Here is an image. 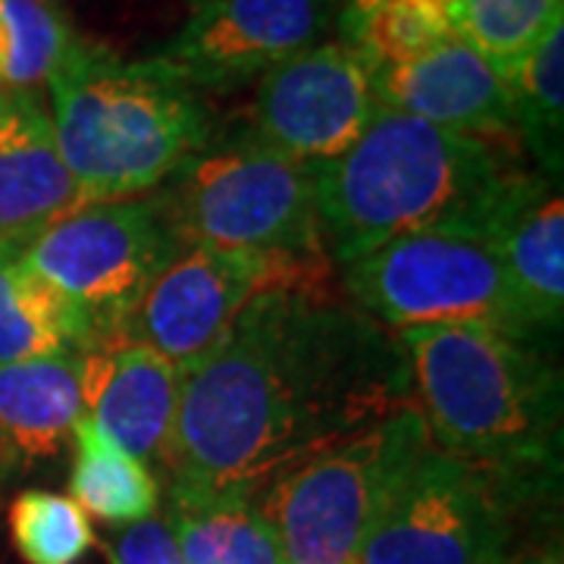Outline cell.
<instances>
[{
	"instance_id": "cell-8",
	"label": "cell",
	"mask_w": 564,
	"mask_h": 564,
	"mask_svg": "<svg viewBox=\"0 0 564 564\" xmlns=\"http://www.w3.org/2000/svg\"><path fill=\"white\" fill-rule=\"evenodd\" d=\"M182 248L161 192L151 198L82 204L20 245L22 258L41 280L88 314L95 333L91 351L129 345L135 304Z\"/></svg>"
},
{
	"instance_id": "cell-29",
	"label": "cell",
	"mask_w": 564,
	"mask_h": 564,
	"mask_svg": "<svg viewBox=\"0 0 564 564\" xmlns=\"http://www.w3.org/2000/svg\"><path fill=\"white\" fill-rule=\"evenodd\" d=\"M188 3H192V7H198V3H204V0H188Z\"/></svg>"
},
{
	"instance_id": "cell-4",
	"label": "cell",
	"mask_w": 564,
	"mask_h": 564,
	"mask_svg": "<svg viewBox=\"0 0 564 564\" xmlns=\"http://www.w3.org/2000/svg\"><path fill=\"white\" fill-rule=\"evenodd\" d=\"M54 139L85 204L158 192L214 135L202 91L163 57L73 41L47 79Z\"/></svg>"
},
{
	"instance_id": "cell-17",
	"label": "cell",
	"mask_w": 564,
	"mask_h": 564,
	"mask_svg": "<svg viewBox=\"0 0 564 564\" xmlns=\"http://www.w3.org/2000/svg\"><path fill=\"white\" fill-rule=\"evenodd\" d=\"M85 414L82 355H47L0 367V448L22 462H51Z\"/></svg>"
},
{
	"instance_id": "cell-20",
	"label": "cell",
	"mask_w": 564,
	"mask_h": 564,
	"mask_svg": "<svg viewBox=\"0 0 564 564\" xmlns=\"http://www.w3.org/2000/svg\"><path fill=\"white\" fill-rule=\"evenodd\" d=\"M73 443L76 458L69 467V499L85 514L117 527L139 524L158 514V477L148 470V464L135 462L110 443L88 414H82L76 423Z\"/></svg>"
},
{
	"instance_id": "cell-3",
	"label": "cell",
	"mask_w": 564,
	"mask_h": 564,
	"mask_svg": "<svg viewBox=\"0 0 564 564\" xmlns=\"http://www.w3.org/2000/svg\"><path fill=\"white\" fill-rule=\"evenodd\" d=\"M399 343L433 445L518 508L549 492L562 462V373L549 355L489 326H421Z\"/></svg>"
},
{
	"instance_id": "cell-25",
	"label": "cell",
	"mask_w": 564,
	"mask_h": 564,
	"mask_svg": "<svg viewBox=\"0 0 564 564\" xmlns=\"http://www.w3.org/2000/svg\"><path fill=\"white\" fill-rule=\"evenodd\" d=\"M7 527L25 564H79L95 549L88 514L61 492H20L7 511Z\"/></svg>"
},
{
	"instance_id": "cell-14",
	"label": "cell",
	"mask_w": 564,
	"mask_h": 564,
	"mask_svg": "<svg viewBox=\"0 0 564 564\" xmlns=\"http://www.w3.org/2000/svg\"><path fill=\"white\" fill-rule=\"evenodd\" d=\"M85 414L141 464H170L182 373L154 348L129 343L82 355Z\"/></svg>"
},
{
	"instance_id": "cell-28",
	"label": "cell",
	"mask_w": 564,
	"mask_h": 564,
	"mask_svg": "<svg viewBox=\"0 0 564 564\" xmlns=\"http://www.w3.org/2000/svg\"><path fill=\"white\" fill-rule=\"evenodd\" d=\"M511 564H564L562 555V543L555 540V543H545L543 549H536V552H530L524 558H518V562Z\"/></svg>"
},
{
	"instance_id": "cell-22",
	"label": "cell",
	"mask_w": 564,
	"mask_h": 564,
	"mask_svg": "<svg viewBox=\"0 0 564 564\" xmlns=\"http://www.w3.org/2000/svg\"><path fill=\"white\" fill-rule=\"evenodd\" d=\"M455 35L467 41L505 82L543 35L562 22V0H445Z\"/></svg>"
},
{
	"instance_id": "cell-26",
	"label": "cell",
	"mask_w": 564,
	"mask_h": 564,
	"mask_svg": "<svg viewBox=\"0 0 564 564\" xmlns=\"http://www.w3.org/2000/svg\"><path fill=\"white\" fill-rule=\"evenodd\" d=\"M107 558L110 564H182L176 536L166 518L158 514L117 533V540L107 545Z\"/></svg>"
},
{
	"instance_id": "cell-19",
	"label": "cell",
	"mask_w": 564,
	"mask_h": 564,
	"mask_svg": "<svg viewBox=\"0 0 564 564\" xmlns=\"http://www.w3.org/2000/svg\"><path fill=\"white\" fill-rule=\"evenodd\" d=\"M163 518L176 536L182 564H285L280 536L254 499L170 486V511Z\"/></svg>"
},
{
	"instance_id": "cell-5",
	"label": "cell",
	"mask_w": 564,
	"mask_h": 564,
	"mask_svg": "<svg viewBox=\"0 0 564 564\" xmlns=\"http://www.w3.org/2000/svg\"><path fill=\"white\" fill-rule=\"evenodd\" d=\"M430 445L421 411L408 404L273 480L258 508L285 564H358L377 518Z\"/></svg>"
},
{
	"instance_id": "cell-11",
	"label": "cell",
	"mask_w": 564,
	"mask_h": 564,
	"mask_svg": "<svg viewBox=\"0 0 564 564\" xmlns=\"http://www.w3.org/2000/svg\"><path fill=\"white\" fill-rule=\"evenodd\" d=\"M373 63L326 39L261 76L251 132L285 161L317 170L355 148L377 113Z\"/></svg>"
},
{
	"instance_id": "cell-6",
	"label": "cell",
	"mask_w": 564,
	"mask_h": 564,
	"mask_svg": "<svg viewBox=\"0 0 564 564\" xmlns=\"http://www.w3.org/2000/svg\"><path fill=\"white\" fill-rule=\"evenodd\" d=\"M161 195L185 248L207 245L285 258L326 254L311 170L285 161L251 129L210 135L163 182Z\"/></svg>"
},
{
	"instance_id": "cell-15",
	"label": "cell",
	"mask_w": 564,
	"mask_h": 564,
	"mask_svg": "<svg viewBox=\"0 0 564 564\" xmlns=\"http://www.w3.org/2000/svg\"><path fill=\"white\" fill-rule=\"evenodd\" d=\"M82 204L35 88L0 91V242L25 245Z\"/></svg>"
},
{
	"instance_id": "cell-23",
	"label": "cell",
	"mask_w": 564,
	"mask_h": 564,
	"mask_svg": "<svg viewBox=\"0 0 564 564\" xmlns=\"http://www.w3.org/2000/svg\"><path fill=\"white\" fill-rule=\"evenodd\" d=\"M73 41L57 0H0V91H29L51 79Z\"/></svg>"
},
{
	"instance_id": "cell-21",
	"label": "cell",
	"mask_w": 564,
	"mask_h": 564,
	"mask_svg": "<svg viewBox=\"0 0 564 564\" xmlns=\"http://www.w3.org/2000/svg\"><path fill=\"white\" fill-rule=\"evenodd\" d=\"M514 98V126L549 180L562 176L564 113V22L552 25L527 61L508 76Z\"/></svg>"
},
{
	"instance_id": "cell-13",
	"label": "cell",
	"mask_w": 564,
	"mask_h": 564,
	"mask_svg": "<svg viewBox=\"0 0 564 564\" xmlns=\"http://www.w3.org/2000/svg\"><path fill=\"white\" fill-rule=\"evenodd\" d=\"M377 101L474 139H518L508 82L458 35L417 61L373 69Z\"/></svg>"
},
{
	"instance_id": "cell-9",
	"label": "cell",
	"mask_w": 564,
	"mask_h": 564,
	"mask_svg": "<svg viewBox=\"0 0 564 564\" xmlns=\"http://www.w3.org/2000/svg\"><path fill=\"white\" fill-rule=\"evenodd\" d=\"M263 292L333 295V261L188 245L144 289L129 317V343L154 348L185 377Z\"/></svg>"
},
{
	"instance_id": "cell-12",
	"label": "cell",
	"mask_w": 564,
	"mask_h": 564,
	"mask_svg": "<svg viewBox=\"0 0 564 564\" xmlns=\"http://www.w3.org/2000/svg\"><path fill=\"white\" fill-rule=\"evenodd\" d=\"M345 0H204L158 57L198 91H229L336 32Z\"/></svg>"
},
{
	"instance_id": "cell-18",
	"label": "cell",
	"mask_w": 564,
	"mask_h": 564,
	"mask_svg": "<svg viewBox=\"0 0 564 564\" xmlns=\"http://www.w3.org/2000/svg\"><path fill=\"white\" fill-rule=\"evenodd\" d=\"M91 321L25 263L20 245L0 242V367L47 355H88Z\"/></svg>"
},
{
	"instance_id": "cell-16",
	"label": "cell",
	"mask_w": 564,
	"mask_h": 564,
	"mask_svg": "<svg viewBox=\"0 0 564 564\" xmlns=\"http://www.w3.org/2000/svg\"><path fill=\"white\" fill-rule=\"evenodd\" d=\"M489 239L505 263L533 333L562 329L564 317V198L558 180L527 173L505 204Z\"/></svg>"
},
{
	"instance_id": "cell-27",
	"label": "cell",
	"mask_w": 564,
	"mask_h": 564,
	"mask_svg": "<svg viewBox=\"0 0 564 564\" xmlns=\"http://www.w3.org/2000/svg\"><path fill=\"white\" fill-rule=\"evenodd\" d=\"M383 0H345L343 13H339V25H336V32L345 29V25H351V22H358L361 17H367L373 7H380Z\"/></svg>"
},
{
	"instance_id": "cell-7",
	"label": "cell",
	"mask_w": 564,
	"mask_h": 564,
	"mask_svg": "<svg viewBox=\"0 0 564 564\" xmlns=\"http://www.w3.org/2000/svg\"><path fill=\"white\" fill-rule=\"evenodd\" d=\"M345 292L395 333L421 326H489L536 343L492 239L426 229L380 245L343 267Z\"/></svg>"
},
{
	"instance_id": "cell-2",
	"label": "cell",
	"mask_w": 564,
	"mask_h": 564,
	"mask_svg": "<svg viewBox=\"0 0 564 564\" xmlns=\"http://www.w3.org/2000/svg\"><path fill=\"white\" fill-rule=\"evenodd\" d=\"M527 173L499 141L440 129L380 104L351 151L311 170L323 248L345 267L426 229L489 239Z\"/></svg>"
},
{
	"instance_id": "cell-24",
	"label": "cell",
	"mask_w": 564,
	"mask_h": 564,
	"mask_svg": "<svg viewBox=\"0 0 564 564\" xmlns=\"http://www.w3.org/2000/svg\"><path fill=\"white\" fill-rule=\"evenodd\" d=\"M339 39L355 44L377 66L417 61L455 39L445 0H383L367 17L339 29Z\"/></svg>"
},
{
	"instance_id": "cell-10",
	"label": "cell",
	"mask_w": 564,
	"mask_h": 564,
	"mask_svg": "<svg viewBox=\"0 0 564 564\" xmlns=\"http://www.w3.org/2000/svg\"><path fill=\"white\" fill-rule=\"evenodd\" d=\"M514 508L502 486L430 445L377 518L358 564H508Z\"/></svg>"
},
{
	"instance_id": "cell-30",
	"label": "cell",
	"mask_w": 564,
	"mask_h": 564,
	"mask_svg": "<svg viewBox=\"0 0 564 564\" xmlns=\"http://www.w3.org/2000/svg\"><path fill=\"white\" fill-rule=\"evenodd\" d=\"M3 458H7V455H3V448H0V464H3Z\"/></svg>"
},
{
	"instance_id": "cell-1",
	"label": "cell",
	"mask_w": 564,
	"mask_h": 564,
	"mask_svg": "<svg viewBox=\"0 0 564 564\" xmlns=\"http://www.w3.org/2000/svg\"><path fill=\"white\" fill-rule=\"evenodd\" d=\"M414 399L399 339L336 295L263 292L182 377L173 486L254 499Z\"/></svg>"
}]
</instances>
